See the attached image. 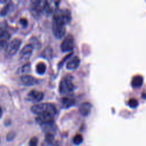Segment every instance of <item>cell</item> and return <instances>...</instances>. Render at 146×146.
Masks as SVG:
<instances>
[{
  "label": "cell",
  "instance_id": "obj_1",
  "mask_svg": "<svg viewBox=\"0 0 146 146\" xmlns=\"http://www.w3.org/2000/svg\"><path fill=\"white\" fill-rule=\"evenodd\" d=\"M31 112L38 115L42 114H50L54 116L56 113L55 107L49 103H42L34 104L31 107Z\"/></svg>",
  "mask_w": 146,
  "mask_h": 146
},
{
  "label": "cell",
  "instance_id": "obj_2",
  "mask_svg": "<svg viewBox=\"0 0 146 146\" xmlns=\"http://www.w3.org/2000/svg\"><path fill=\"white\" fill-rule=\"evenodd\" d=\"M71 13L68 9H60L55 12L52 21L58 24L66 26V25L71 22Z\"/></svg>",
  "mask_w": 146,
  "mask_h": 146
},
{
  "label": "cell",
  "instance_id": "obj_3",
  "mask_svg": "<svg viewBox=\"0 0 146 146\" xmlns=\"http://www.w3.org/2000/svg\"><path fill=\"white\" fill-rule=\"evenodd\" d=\"M59 90L61 94H68L74 91V85L71 75H66L62 79L59 83Z\"/></svg>",
  "mask_w": 146,
  "mask_h": 146
},
{
  "label": "cell",
  "instance_id": "obj_4",
  "mask_svg": "<svg viewBox=\"0 0 146 146\" xmlns=\"http://www.w3.org/2000/svg\"><path fill=\"white\" fill-rule=\"evenodd\" d=\"M22 41L20 39L15 38L13 39L7 44L6 48V53L7 55L13 56L19 50Z\"/></svg>",
  "mask_w": 146,
  "mask_h": 146
},
{
  "label": "cell",
  "instance_id": "obj_5",
  "mask_svg": "<svg viewBox=\"0 0 146 146\" xmlns=\"http://www.w3.org/2000/svg\"><path fill=\"white\" fill-rule=\"evenodd\" d=\"M74 47V38L71 34H68L60 44V49L63 52L72 50Z\"/></svg>",
  "mask_w": 146,
  "mask_h": 146
},
{
  "label": "cell",
  "instance_id": "obj_6",
  "mask_svg": "<svg viewBox=\"0 0 146 146\" xmlns=\"http://www.w3.org/2000/svg\"><path fill=\"white\" fill-rule=\"evenodd\" d=\"M52 30L54 36L57 39H60L66 34V27L64 25L58 24L52 21Z\"/></svg>",
  "mask_w": 146,
  "mask_h": 146
},
{
  "label": "cell",
  "instance_id": "obj_7",
  "mask_svg": "<svg viewBox=\"0 0 146 146\" xmlns=\"http://www.w3.org/2000/svg\"><path fill=\"white\" fill-rule=\"evenodd\" d=\"M32 3L31 13L34 17H39L44 12V1H33Z\"/></svg>",
  "mask_w": 146,
  "mask_h": 146
},
{
  "label": "cell",
  "instance_id": "obj_8",
  "mask_svg": "<svg viewBox=\"0 0 146 146\" xmlns=\"http://www.w3.org/2000/svg\"><path fill=\"white\" fill-rule=\"evenodd\" d=\"M10 38V33L5 28L0 27V47L6 48Z\"/></svg>",
  "mask_w": 146,
  "mask_h": 146
},
{
  "label": "cell",
  "instance_id": "obj_9",
  "mask_svg": "<svg viewBox=\"0 0 146 146\" xmlns=\"http://www.w3.org/2000/svg\"><path fill=\"white\" fill-rule=\"evenodd\" d=\"M33 49H34V46L31 43L27 44L26 46H25L22 48L19 53L21 59L23 60H27L29 59H30V58L32 55Z\"/></svg>",
  "mask_w": 146,
  "mask_h": 146
},
{
  "label": "cell",
  "instance_id": "obj_10",
  "mask_svg": "<svg viewBox=\"0 0 146 146\" xmlns=\"http://www.w3.org/2000/svg\"><path fill=\"white\" fill-rule=\"evenodd\" d=\"M22 84L26 86H34L39 83L38 79L30 75H24L21 76L20 78Z\"/></svg>",
  "mask_w": 146,
  "mask_h": 146
},
{
  "label": "cell",
  "instance_id": "obj_11",
  "mask_svg": "<svg viewBox=\"0 0 146 146\" xmlns=\"http://www.w3.org/2000/svg\"><path fill=\"white\" fill-rule=\"evenodd\" d=\"M40 127L43 131L46 133L54 134L56 131V125L54 121H51L40 124Z\"/></svg>",
  "mask_w": 146,
  "mask_h": 146
},
{
  "label": "cell",
  "instance_id": "obj_12",
  "mask_svg": "<svg viewBox=\"0 0 146 146\" xmlns=\"http://www.w3.org/2000/svg\"><path fill=\"white\" fill-rule=\"evenodd\" d=\"M28 99L34 102H39L43 98V93L41 91L31 90L27 95Z\"/></svg>",
  "mask_w": 146,
  "mask_h": 146
},
{
  "label": "cell",
  "instance_id": "obj_13",
  "mask_svg": "<svg viewBox=\"0 0 146 146\" xmlns=\"http://www.w3.org/2000/svg\"><path fill=\"white\" fill-rule=\"evenodd\" d=\"M92 108V105L90 102H84L81 103L79 107V112L80 113L84 116L88 115L91 112Z\"/></svg>",
  "mask_w": 146,
  "mask_h": 146
},
{
  "label": "cell",
  "instance_id": "obj_14",
  "mask_svg": "<svg viewBox=\"0 0 146 146\" xmlns=\"http://www.w3.org/2000/svg\"><path fill=\"white\" fill-rule=\"evenodd\" d=\"M80 62V58L78 56H74L67 62L66 63V68L68 70L76 69L79 66Z\"/></svg>",
  "mask_w": 146,
  "mask_h": 146
},
{
  "label": "cell",
  "instance_id": "obj_15",
  "mask_svg": "<svg viewBox=\"0 0 146 146\" xmlns=\"http://www.w3.org/2000/svg\"><path fill=\"white\" fill-rule=\"evenodd\" d=\"M35 120H36V122L40 125L44 123L53 121L54 120V116H52L50 114H47V113L42 114V115H38V116L36 117Z\"/></svg>",
  "mask_w": 146,
  "mask_h": 146
},
{
  "label": "cell",
  "instance_id": "obj_16",
  "mask_svg": "<svg viewBox=\"0 0 146 146\" xmlns=\"http://www.w3.org/2000/svg\"><path fill=\"white\" fill-rule=\"evenodd\" d=\"M143 77L140 75H136L133 77L131 81V85L133 87H139L143 83Z\"/></svg>",
  "mask_w": 146,
  "mask_h": 146
},
{
  "label": "cell",
  "instance_id": "obj_17",
  "mask_svg": "<svg viewBox=\"0 0 146 146\" xmlns=\"http://www.w3.org/2000/svg\"><path fill=\"white\" fill-rule=\"evenodd\" d=\"M14 8V3L13 2H7L1 9L0 11V15L1 16H5L7 15L9 12H10Z\"/></svg>",
  "mask_w": 146,
  "mask_h": 146
},
{
  "label": "cell",
  "instance_id": "obj_18",
  "mask_svg": "<svg viewBox=\"0 0 146 146\" xmlns=\"http://www.w3.org/2000/svg\"><path fill=\"white\" fill-rule=\"evenodd\" d=\"M62 107L63 108H68L72 106H73L75 102V100L68 97H64L62 99Z\"/></svg>",
  "mask_w": 146,
  "mask_h": 146
},
{
  "label": "cell",
  "instance_id": "obj_19",
  "mask_svg": "<svg viewBox=\"0 0 146 146\" xmlns=\"http://www.w3.org/2000/svg\"><path fill=\"white\" fill-rule=\"evenodd\" d=\"M46 70V66L43 62H39L36 66V71L38 74H44Z\"/></svg>",
  "mask_w": 146,
  "mask_h": 146
},
{
  "label": "cell",
  "instance_id": "obj_20",
  "mask_svg": "<svg viewBox=\"0 0 146 146\" xmlns=\"http://www.w3.org/2000/svg\"><path fill=\"white\" fill-rule=\"evenodd\" d=\"M52 50L51 48L50 47H47L43 51L42 55L44 58L47 59H50L52 57Z\"/></svg>",
  "mask_w": 146,
  "mask_h": 146
},
{
  "label": "cell",
  "instance_id": "obj_21",
  "mask_svg": "<svg viewBox=\"0 0 146 146\" xmlns=\"http://www.w3.org/2000/svg\"><path fill=\"white\" fill-rule=\"evenodd\" d=\"M83 141V136L80 134L76 135L73 138V143L75 145H79Z\"/></svg>",
  "mask_w": 146,
  "mask_h": 146
},
{
  "label": "cell",
  "instance_id": "obj_22",
  "mask_svg": "<svg viewBox=\"0 0 146 146\" xmlns=\"http://www.w3.org/2000/svg\"><path fill=\"white\" fill-rule=\"evenodd\" d=\"M54 139V135L51 133H46L45 136L46 141L48 144H52Z\"/></svg>",
  "mask_w": 146,
  "mask_h": 146
},
{
  "label": "cell",
  "instance_id": "obj_23",
  "mask_svg": "<svg viewBox=\"0 0 146 146\" xmlns=\"http://www.w3.org/2000/svg\"><path fill=\"white\" fill-rule=\"evenodd\" d=\"M30 66L31 64L29 63L24 64L22 67H21V68H20L19 72L21 73H25V72H29L30 70Z\"/></svg>",
  "mask_w": 146,
  "mask_h": 146
},
{
  "label": "cell",
  "instance_id": "obj_24",
  "mask_svg": "<svg viewBox=\"0 0 146 146\" xmlns=\"http://www.w3.org/2000/svg\"><path fill=\"white\" fill-rule=\"evenodd\" d=\"M139 104L138 100L135 98H131L128 101V105L131 108H135Z\"/></svg>",
  "mask_w": 146,
  "mask_h": 146
},
{
  "label": "cell",
  "instance_id": "obj_25",
  "mask_svg": "<svg viewBox=\"0 0 146 146\" xmlns=\"http://www.w3.org/2000/svg\"><path fill=\"white\" fill-rule=\"evenodd\" d=\"M38 143V139L36 137H32L29 142V146H37Z\"/></svg>",
  "mask_w": 146,
  "mask_h": 146
},
{
  "label": "cell",
  "instance_id": "obj_26",
  "mask_svg": "<svg viewBox=\"0 0 146 146\" xmlns=\"http://www.w3.org/2000/svg\"><path fill=\"white\" fill-rule=\"evenodd\" d=\"M15 136V133H14V132H13V131L9 132L6 135V140L9 141H11L14 139Z\"/></svg>",
  "mask_w": 146,
  "mask_h": 146
},
{
  "label": "cell",
  "instance_id": "obj_27",
  "mask_svg": "<svg viewBox=\"0 0 146 146\" xmlns=\"http://www.w3.org/2000/svg\"><path fill=\"white\" fill-rule=\"evenodd\" d=\"M19 22L23 26V27H26L28 25V21L26 18H21L19 19Z\"/></svg>",
  "mask_w": 146,
  "mask_h": 146
},
{
  "label": "cell",
  "instance_id": "obj_28",
  "mask_svg": "<svg viewBox=\"0 0 146 146\" xmlns=\"http://www.w3.org/2000/svg\"><path fill=\"white\" fill-rule=\"evenodd\" d=\"M72 54V53H71V54H68V55H67V56H66L63 59H62V60L61 61V62H60L59 63V67H60V66H63V63H64V62L66 60H67V59H68L71 55Z\"/></svg>",
  "mask_w": 146,
  "mask_h": 146
},
{
  "label": "cell",
  "instance_id": "obj_29",
  "mask_svg": "<svg viewBox=\"0 0 146 146\" xmlns=\"http://www.w3.org/2000/svg\"><path fill=\"white\" fill-rule=\"evenodd\" d=\"M2 110L1 107L0 106V119H1V117H2Z\"/></svg>",
  "mask_w": 146,
  "mask_h": 146
},
{
  "label": "cell",
  "instance_id": "obj_30",
  "mask_svg": "<svg viewBox=\"0 0 146 146\" xmlns=\"http://www.w3.org/2000/svg\"><path fill=\"white\" fill-rule=\"evenodd\" d=\"M0 2L1 3H5V2H6V1H0Z\"/></svg>",
  "mask_w": 146,
  "mask_h": 146
},
{
  "label": "cell",
  "instance_id": "obj_31",
  "mask_svg": "<svg viewBox=\"0 0 146 146\" xmlns=\"http://www.w3.org/2000/svg\"><path fill=\"white\" fill-rule=\"evenodd\" d=\"M0 142H1V139H0Z\"/></svg>",
  "mask_w": 146,
  "mask_h": 146
}]
</instances>
